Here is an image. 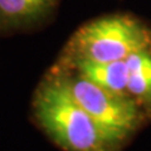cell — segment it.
<instances>
[{
	"mask_svg": "<svg viewBox=\"0 0 151 151\" xmlns=\"http://www.w3.org/2000/svg\"><path fill=\"white\" fill-rule=\"evenodd\" d=\"M33 116L63 151H119L121 147L73 97L63 69L55 63L33 96Z\"/></svg>",
	"mask_w": 151,
	"mask_h": 151,
	"instance_id": "obj_1",
	"label": "cell"
},
{
	"mask_svg": "<svg viewBox=\"0 0 151 151\" xmlns=\"http://www.w3.org/2000/svg\"><path fill=\"white\" fill-rule=\"evenodd\" d=\"M151 47V24L130 12L93 18L77 28L67 40L58 62H113Z\"/></svg>",
	"mask_w": 151,
	"mask_h": 151,
	"instance_id": "obj_2",
	"label": "cell"
},
{
	"mask_svg": "<svg viewBox=\"0 0 151 151\" xmlns=\"http://www.w3.org/2000/svg\"><path fill=\"white\" fill-rule=\"evenodd\" d=\"M55 64L63 69L73 97L120 147L150 121L134 98L106 91L74 70Z\"/></svg>",
	"mask_w": 151,
	"mask_h": 151,
	"instance_id": "obj_3",
	"label": "cell"
},
{
	"mask_svg": "<svg viewBox=\"0 0 151 151\" xmlns=\"http://www.w3.org/2000/svg\"><path fill=\"white\" fill-rule=\"evenodd\" d=\"M62 0H0V37L35 30L57 15Z\"/></svg>",
	"mask_w": 151,
	"mask_h": 151,
	"instance_id": "obj_4",
	"label": "cell"
},
{
	"mask_svg": "<svg viewBox=\"0 0 151 151\" xmlns=\"http://www.w3.org/2000/svg\"><path fill=\"white\" fill-rule=\"evenodd\" d=\"M63 67L74 70L76 73L88 79L89 82L122 96H129V68L126 59L113 62H92V60H73V62H58ZM132 98V97H131Z\"/></svg>",
	"mask_w": 151,
	"mask_h": 151,
	"instance_id": "obj_5",
	"label": "cell"
},
{
	"mask_svg": "<svg viewBox=\"0 0 151 151\" xmlns=\"http://www.w3.org/2000/svg\"><path fill=\"white\" fill-rule=\"evenodd\" d=\"M126 63L129 68V94L151 121V47L132 53L126 58Z\"/></svg>",
	"mask_w": 151,
	"mask_h": 151,
	"instance_id": "obj_6",
	"label": "cell"
}]
</instances>
